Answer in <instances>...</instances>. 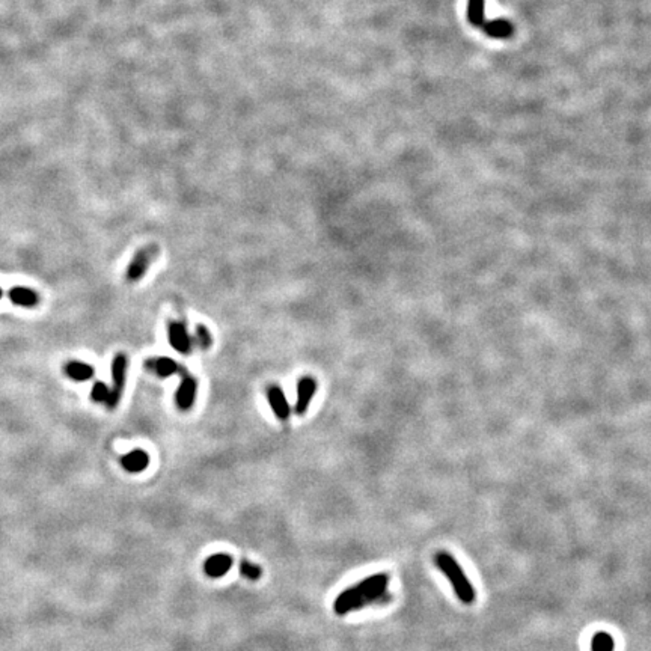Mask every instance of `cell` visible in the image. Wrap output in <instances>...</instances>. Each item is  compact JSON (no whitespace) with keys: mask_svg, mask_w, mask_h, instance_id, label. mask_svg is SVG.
I'll use <instances>...</instances> for the list:
<instances>
[{"mask_svg":"<svg viewBox=\"0 0 651 651\" xmlns=\"http://www.w3.org/2000/svg\"><path fill=\"white\" fill-rule=\"evenodd\" d=\"M434 561H436V566H438V568L445 575V577H447L450 581V584L454 588V591H456L459 599L463 603H466V604L474 603L475 597H477L475 588H474V585L470 584L466 573L463 572L461 566L457 563L456 559H454V557L451 554H448V552H438V554H436V557H434Z\"/></svg>","mask_w":651,"mask_h":651,"instance_id":"7a4b0ae2","label":"cell"},{"mask_svg":"<svg viewBox=\"0 0 651 651\" xmlns=\"http://www.w3.org/2000/svg\"><path fill=\"white\" fill-rule=\"evenodd\" d=\"M196 341L201 345L202 350H208L213 345V336L210 331L204 324L196 326Z\"/></svg>","mask_w":651,"mask_h":651,"instance_id":"d6986e66","label":"cell"},{"mask_svg":"<svg viewBox=\"0 0 651 651\" xmlns=\"http://www.w3.org/2000/svg\"><path fill=\"white\" fill-rule=\"evenodd\" d=\"M196 394H198V381L189 372L183 374L180 386H178L175 394L178 409L183 410V412L190 410L196 401Z\"/></svg>","mask_w":651,"mask_h":651,"instance_id":"5b68a950","label":"cell"},{"mask_svg":"<svg viewBox=\"0 0 651 651\" xmlns=\"http://www.w3.org/2000/svg\"><path fill=\"white\" fill-rule=\"evenodd\" d=\"M389 575L379 573L362 579L338 594L333 602V612L336 615H347L354 611L367 608L376 603H385L389 600Z\"/></svg>","mask_w":651,"mask_h":651,"instance_id":"6da1fadb","label":"cell"},{"mask_svg":"<svg viewBox=\"0 0 651 651\" xmlns=\"http://www.w3.org/2000/svg\"><path fill=\"white\" fill-rule=\"evenodd\" d=\"M167 340L172 349L181 354H189L192 352V338L187 329L180 321H169L167 323Z\"/></svg>","mask_w":651,"mask_h":651,"instance_id":"8992f818","label":"cell"},{"mask_svg":"<svg viewBox=\"0 0 651 651\" xmlns=\"http://www.w3.org/2000/svg\"><path fill=\"white\" fill-rule=\"evenodd\" d=\"M144 367L158 377H171L178 372H183V374L187 372L174 359H169V358H151L145 361Z\"/></svg>","mask_w":651,"mask_h":651,"instance_id":"9c48e42d","label":"cell"},{"mask_svg":"<svg viewBox=\"0 0 651 651\" xmlns=\"http://www.w3.org/2000/svg\"><path fill=\"white\" fill-rule=\"evenodd\" d=\"M8 297L17 306L35 308L40 303V294L28 287H14L8 292Z\"/></svg>","mask_w":651,"mask_h":651,"instance_id":"7c38bea8","label":"cell"},{"mask_svg":"<svg viewBox=\"0 0 651 651\" xmlns=\"http://www.w3.org/2000/svg\"><path fill=\"white\" fill-rule=\"evenodd\" d=\"M267 398H269L270 407L273 410V413L276 418L281 419V421H287L290 418V404L287 401V397H285L283 390L279 386H270L267 389Z\"/></svg>","mask_w":651,"mask_h":651,"instance_id":"30bf717a","label":"cell"},{"mask_svg":"<svg viewBox=\"0 0 651 651\" xmlns=\"http://www.w3.org/2000/svg\"><path fill=\"white\" fill-rule=\"evenodd\" d=\"M157 256H158V247L156 245H149L147 247L139 249L129 264V269L126 273L127 281L139 282L147 274L151 263H153Z\"/></svg>","mask_w":651,"mask_h":651,"instance_id":"277c9868","label":"cell"},{"mask_svg":"<svg viewBox=\"0 0 651 651\" xmlns=\"http://www.w3.org/2000/svg\"><path fill=\"white\" fill-rule=\"evenodd\" d=\"M481 31H483L486 35H488L490 38L495 40H506L511 38L514 33V26L511 22H508L505 19H497V20H486V23L481 26Z\"/></svg>","mask_w":651,"mask_h":651,"instance_id":"8fae6325","label":"cell"},{"mask_svg":"<svg viewBox=\"0 0 651 651\" xmlns=\"http://www.w3.org/2000/svg\"><path fill=\"white\" fill-rule=\"evenodd\" d=\"M234 559L229 554L220 552V554H214L204 561V573L210 577H222L225 576L231 567H233Z\"/></svg>","mask_w":651,"mask_h":651,"instance_id":"52a82bcc","label":"cell"},{"mask_svg":"<svg viewBox=\"0 0 651 651\" xmlns=\"http://www.w3.org/2000/svg\"><path fill=\"white\" fill-rule=\"evenodd\" d=\"M121 465L130 474H139L149 465V456L142 450H135L121 457Z\"/></svg>","mask_w":651,"mask_h":651,"instance_id":"4fadbf2b","label":"cell"},{"mask_svg":"<svg viewBox=\"0 0 651 651\" xmlns=\"http://www.w3.org/2000/svg\"><path fill=\"white\" fill-rule=\"evenodd\" d=\"M2 296H3V291H2V288H0V299H2Z\"/></svg>","mask_w":651,"mask_h":651,"instance_id":"ffe728a7","label":"cell"},{"mask_svg":"<svg viewBox=\"0 0 651 651\" xmlns=\"http://www.w3.org/2000/svg\"><path fill=\"white\" fill-rule=\"evenodd\" d=\"M317 392V380L312 377H303L297 383V401H296V413L305 415L311 404L312 397Z\"/></svg>","mask_w":651,"mask_h":651,"instance_id":"ba28073f","label":"cell"},{"mask_svg":"<svg viewBox=\"0 0 651 651\" xmlns=\"http://www.w3.org/2000/svg\"><path fill=\"white\" fill-rule=\"evenodd\" d=\"M238 572L240 575L245 576L247 581H258V579H260L263 575V568L255 563H251V561L242 559L238 566Z\"/></svg>","mask_w":651,"mask_h":651,"instance_id":"2e32d148","label":"cell"},{"mask_svg":"<svg viewBox=\"0 0 651 651\" xmlns=\"http://www.w3.org/2000/svg\"><path fill=\"white\" fill-rule=\"evenodd\" d=\"M468 20L472 26L481 29L486 23V0H468Z\"/></svg>","mask_w":651,"mask_h":651,"instance_id":"9a60e30c","label":"cell"},{"mask_svg":"<svg viewBox=\"0 0 651 651\" xmlns=\"http://www.w3.org/2000/svg\"><path fill=\"white\" fill-rule=\"evenodd\" d=\"M64 371L74 381H88L94 377V368L91 365L80 361H69L64 367Z\"/></svg>","mask_w":651,"mask_h":651,"instance_id":"5bb4252c","label":"cell"},{"mask_svg":"<svg viewBox=\"0 0 651 651\" xmlns=\"http://www.w3.org/2000/svg\"><path fill=\"white\" fill-rule=\"evenodd\" d=\"M593 651H613V639L609 633H597L591 642Z\"/></svg>","mask_w":651,"mask_h":651,"instance_id":"e0dca14e","label":"cell"},{"mask_svg":"<svg viewBox=\"0 0 651 651\" xmlns=\"http://www.w3.org/2000/svg\"><path fill=\"white\" fill-rule=\"evenodd\" d=\"M127 368H129V359L124 353H118L115 356L112 362V380L113 386L110 388L109 398L106 401V406L109 410H115L121 403L124 395V388H126L127 380Z\"/></svg>","mask_w":651,"mask_h":651,"instance_id":"3957f363","label":"cell"},{"mask_svg":"<svg viewBox=\"0 0 651 651\" xmlns=\"http://www.w3.org/2000/svg\"><path fill=\"white\" fill-rule=\"evenodd\" d=\"M109 392L110 389L107 388L104 381H95L91 390V399L94 403H106L107 398H109Z\"/></svg>","mask_w":651,"mask_h":651,"instance_id":"ac0fdd59","label":"cell"}]
</instances>
